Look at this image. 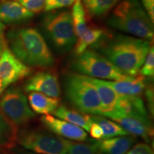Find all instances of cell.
I'll list each match as a JSON object with an SVG mask.
<instances>
[{"mask_svg":"<svg viewBox=\"0 0 154 154\" xmlns=\"http://www.w3.org/2000/svg\"><path fill=\"white\" fill-rule=\"evenodd\" d=\"M145 94H146V101H147L148 106H149L150 113H151L152 116H153V87L151 86H148L145 88Z\"/></svg>","mask_w":154,"mask_h":154,"instance_id":"cell-30","label":"cell"},{"mask_svg":"<svg viewBox=\"0 0 154 154\" xmlns=\"http://www.w3.org/2000/svg\"><path fill=\"white\" fill-rule=\"evenodd\" d=\"M65 94L76 110L88 115L101 116L99 95L89 77L76 73H69L64 79Z\"/></svg>","mask_w":154,"mask_h":154,"instance_id":"cell-4","label":"cell"},{"mask_svg":"<svg viewBox=\"0 0 154 154\" xmlns=\"http://www.w3.org/2000/svg\"><path fill=\"white\" fill-rule=\"evenodd\" d=\"M72 17L74 24V28L76 37H80L87 29L86 16L85 10L83 7L82 0H76L73 5Z\"/></svg>","mask_w":154,"mask_h":154,"instance_id":"cell-23","label":"cell"},{"mask_svg":"<svg viewBox=\"0 0 154 154\" xmlns=\"http://www.w3.org/2000/svg\"><path fill=\"white\" fill-rule=\"evenodd\" d=\"M72 67L76 72L91 78L121 81L130 77L121 72L104 56L92 49H86L76 55Z\"/></svg>","mask_w":154,"mask_h":154,"instance_id":"cell-6","label":"cell"},{"mask_svg":"<svg viewBox=\"0 0 154 154\" xmlns=\"http://www.w3.org/2000/svg\"><path fill=\"white\" fill-rule=\"evenodd\" d=\"M125 154H153V151L149 144L139 143L131 148Z\"/></svg>","mask_w":154,"mask_h":154,"instance_id":"cell-28","label":"cell"},{"mask_svg":"<svg viewBox=\"0 0 154 154\" xmlns=\"http://www.w3.org/2000/svg\"><path fill=\"white\" fill-rule=\"evenodd\" d=\"M34 14L17 0H2L0 2V21L2 23L24 22L32 18Z\"/></svg>","mask_w":154,"mask_h":154,"instance_id":"cell-13","label":"cell"},{"mask_svg":"<svg viewBox=\"0 0 154 154\" xmlns=\"http://www.w3.org/2000/svg\"><path fill=\"white\" fill-rule=\"evenodd\" d=\"M25 91L39 92L54 98L61 95V86L57 73L52 71H42L32 76L26 82Z\"/></svg>","mask_w":154,"mask_h":154,"instance_id":"cell-11","label":"cell"},{"mask_svg":"<svg viewBox=\"0 0 154 154\" xmlns=\"http://www.w3.org/2000/svg\"><path fill=\"white\" fill-rule=\"evenodd\" d=\"M141 76L153 77L154 75V49L152 45L150 48L149 53L146 56L143 64L142 65L140 72Z\"/></svg>","mask_w":154,"mask_h":154,"instance_id":"cell-25","label":"cell"},{"mask_svg":"<svg viewBox=\"0 0 154 154\" xmlns=\"http://www.w3.org/2000/svg\"><path fill=\"white\" fill-rule=\"evenodd\" d=\"M40 120L45 128L61 138L76 141L87 140L88 136L86 131L66 121L49 114L42 116Z\"/></svg>","mask_w":154,"mask_h":154,"instance_id":"cell-12","label":"cell"},{"mask_svg":"<svg viewBox=\"0 0 154 154\" xmlns=\"http://www.w3.org/2000/svg\"><path fill=\"white\" fill-rule=\"evenodd\" d=\"M107 84L119 95L138 96L143 93L146 87L143 76H130L124 80L108 82Z\"/></svg>","mask_w":154,"mask_h":154,"instance_id":"cell-16","label":"cell"},{"mask_svg":"<svg viewBox=\"0 0 154 154\" xmlns=\"http://www.w3.org/2000/svg\"><path fill=\"white\" fill-rule=\"evenodd\" d=\"M28 103L32 111L37 114L53 113L60 104L59 98H54L39 92L32 91L28 95Z\"/></svg>","mask_w":154,"mask_h":154,"instance_id":"cell-17","label":"cell"},{"mask_svg":"<svg viewBox=\"0 0 154 154\" xmlns=\"http://www.w3.org/2000/svg\"><path fill=\"white\" fill-rule=\"evenodd\" d=\"M151 47L147 40L119 35L101 46V51L125 75L136 76Z\"/></svg>","mask_w":154,"mask_h":154,"instance_id":"cell-1","label":"cell"},{"mask_svg":"<svg viewBox=\"0 0 154 154\" xmlns=\"http://www.w3.org/2000/svg\"><path fill=\"white\" fill-rule=\"evenodd\" d=\"M136 136L128 134L119 137L103 138L97 140L99 151L103 154H125L134 145Z\"/></svg>","mask_w":154,"mask_h":154,"instance_id":"cell-15","label":"cell"},{"mask_svg":"<svg viewBox=\"0 0 154 154\" xmlns=\"http://www.w3.org/2000/svg\"><path fill=\"white\" fill-rule=\"evenodd\" d=\"M91 121L101 127L103 132V138L116 137V136L128 135V132L114 121L100 116H91Z\"/></svg>","mask_w":154,"mask_h":154,"instance_id":"cell-21","label":"cell"},{"mask_svg":"<svg viewBox=\"0 0 154 154\" xmlns=\"http://www.w3.org/2000/svg\"><path fill=\"white\" fill-rule=\"evenodd\" d=\"M30 66L24 64L7 48L0 57V78L2 82V92L11 84L29 76Z\"/></svg>","mask_w":154,"mask_h":154,"instance_id":"cell-9","label":"cell"},{"mask_svg":"<svg viewBox=\"0 0 154 154\" xmlns=\"http://www.w3.org/2000/svg\"><path fill=\"white\" fill-rule=\"evenodd\" d=\"M76 0H46L44 9L51 11L58 9L64 8L73 5Z\"/></svg>","mask_w":154,"mask_h":154,"instance_id":"cell-27","label":"cell"},{"mask_svg":"<svg viewBox=\"0 0 154 154\" xmlns=\"http://www.w3.org/2000/svg\"><path fill=\"white\" fill-rule=\"evenodd\" d=\"M6 36L11 52L28 66L49 67L54 64L52 53L36 29H13Z\"/></svg>","mask_w":154,"mask_h":154,"instance_id":"cell-2","label":"cell"},{"mask_svg":"<svg viewBox=\"0 0 154 154\" xmlns=\"http://www.w3.org/2000/svg\"><path fill=\"white\" fill-rule=\"evenodd\" d=\"M144 9L152 22H154V0H141Z\"/></svg>","mask_w":154,"mask_h":154,"instance_id":"cell-32","label":"cell"},{"mask_svg":"<svg viewBox=\"0 0 154 154\" xmlns=\"http://www.w3.org/2000/svg\"><path fill=\"white\" fill-rule=\"evenodd\" d=\"M99 151L97 140L87 142H71L67 154H97Z\"/></svg>","mask_w":154,"mask_h":154,"instance_id":"cell-24","label":"cell"},{"mask_svg":"<svg viewBox=\"0 0 154 154\" xmlns=\"http://www.w3.org/2000/svg\"><path fill=\"white\" fill-rule=\"evenodd\" d=\"M108 24L136 37L153 41V22L138 0H123L113 11Z\"/></svg>","mask_w":154,"mask_h":154,"instance_id":"cell-3","label":"cell"},{"mask_svg":"<svg viewBox=\"0 0 154 154\" xmlns=\"http://www.w3.org/2000/svg\"><path fill=\"white\" fill-rule=\"evenodd\" d=\"M53 114L57 118L80 127L88 132L92 124L91 115L85 114L76 109H70L64 105H59L54 111Z\"/></svg>","mask_w":154,"mask_h":154,"instance_id":"cell-18","label":"cell"},{"mask_svg":"<svg viewBox=\"0 0 154 154\" xmlns=\"http://www.w3.org/2000/svg\"><path fill=\"white\" fill-rule=\"evenodd\" d=\"M17 131L0 112V147H14Z\"/></svg>","mask_w":154,"mask_h":154,"instance_id":"cell-22","label":"cell"},{"mask_svg":"<svg viewBox=\"0 0 154 154\" xmlns=\"http://www.w3.org/2000/svg\"><path fill=\"white\" fill-rule=\"evenodd\" d=\"M11 149H12L11 150L12 154H37L23 149L22 147H12Z\"/></svg>","mask_w":154,"mask_h":154,"instance_id":"cell-33","label":"cell"},{"mask_svg":"<svg viewBox=\"0 0 154 154\" xmlns=\"http://www.w3.org/2000/svg\"><path fill=\"white\" fill-rule=\"evenodd\" d=\"M119 0H82L86 16H101L109 11Z\"/></svg>","mask_w":154,"mask_h":154,"instance_id":"cell-20","label":"cell"},{"mask_svg":"<svg viewBox=\"0 0 154 154\" xmlns=\"http://www.w3.org/2000/svg\"><path fill=\"white\" fill-rule=\"evenodd\" d=\"M0 112L17 132L20 127L29 124L36 116L24 92L17 87L9 88L0 97Z\"/></svg>","mask_w":154,"mask_h":154,"instance_id":"cell-8","label":"cell"},{"mask_svg":"<svg viewBox=\"0 0 154 154\" xmlns=\"http://www.w3.org/2000/svg\"><path fill=\"white\" fill-rule=\"evenodd\" d=\"M7 48L8 47H7V36L5 35V26L0 21V57Z\"/></svg>","mask_w":154,"mask_h":154,"instance_id":"cell-31","label":"cell"},{"mask_svg":"<svg viewBox=\"0 0 154 154\" xmlns=\"http://www.w3.org/2000/svg\"><path fill=\"white\" fill-rule=\"evenodd\" d=\"M23 7L34 14L40 13L44 9L46 0H17Z\"/></svg>","mask_w":154,"mask_h":154,"instance_id":"cell-26","label":"cell"},{"mask_svg":"<svg viewBox=\"0 0 154 154\" xmlns=\"http://www.w3.org/2000/svg\"><path fill=\"white\" fill-rule=\"evenodd\" d=\"M16 142L23 149L37 154H67L72 141L49 130L31 128L17 132Z\"/></svg>","mask_w":154,"mask_h":154,"instance_id":"cell-5","label":"cell"},{"mask_svg":"<svg viewBox=\"0 0 154 154\" xmlns=\"http://www.w3.org/2000/svg\"><path fill=\"white\" fill-rule=\"evenodd\" d=\"M88 132L90 133L91 137L94 138V139L101 140L103 138V132L102 128L99 125L93 122V121H92V124L91 126H90Z\"/></svg>","mask_w":154,"mask_h":154,"instance_id":"cell-29","label":"cell"},{"mask_svg":"<svg viewBox=\"0 0 154 154\" xmlns=\"http://www.w3.org/2000/svg\"><path fill=\"white\" fill-rule=\"evenodd\" d=\"M42 24L48 37L59 51L67 52L74 47L77 37L70 11L49 13L44 17Z\"/></svg>","mask_w":154,"mask_h":154,"instance_id":"cell-7","label":"cell"},{"mask_svg":"<svg viewBox=\"0 0 154 154\" xmlns=\"http://www.w3.org/2000/svg\"><path fill=\"white\" fill-rule=\"evenodd\" d=\"M108 118L134 136H139L147 143L151 141L153 137V127L149 116L131 113H114Z\"/></svg>","mask_w":154,"mask_h":154,"instance_id":"cell-10","label":"cell"},{"mask_svg":"<svg viewBox=\"0 0 154 154\" xmlns=\"http://www.w3.org/2000/svg\"><path fill=\"white\" fill-rule=\"evenodd\" d=\"M2 79L0 78V92L2 91Z\"/></svg>","mask_w":154,"mask_h":154,"instance_id":"cell-34","label":"cell"},{"mask_svg":"<svg viewBox=\"0 0 154 154\" xmlns=\"http://www.w3.org/2000/svg\"><path fill=\"white\" fill-rule=\"evenodd\" d=\"M89 79L95 86L99 95L102 109L101 116L107 117L116 109L119 94L107 84L106 81L91 77H89Z\"/></svg>","mask_w":154,"mask_h":154,"instance_id":"cell-14","label":"cell"},{"mask_svg":"<svg viewBox=\"0 0 154 154\" xmlns=\"http://www.w3.org/2000/svg\"><path fill=\"white\" fill-rule=\"evenodd\" d=\"M103 34L104 32L102 29L88 26L85 33L76 38L74 45V52L76 55L81 54L87 49L88 47L99 43Z\"/></svg>","mask_w":154,"mask_h":154,"instance_id":"cell-19","label":"cell"}]
</instances>
